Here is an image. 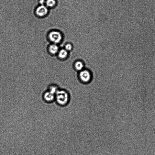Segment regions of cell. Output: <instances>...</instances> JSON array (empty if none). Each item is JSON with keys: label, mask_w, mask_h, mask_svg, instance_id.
Returning a JSON list of instances; mask_svg holds the SVG:
<instances>
[{"label": "cell", "mask_w": 155, "mask_h": 155, "mask_svg": "<svg viewBox=\"0 0 155 155\" xmlns=\"http://www.w3.org/2000/svg\"><path fill=\"white\" fill-rule=\"evenodd\" d=\"M69 96L67 92L63 90H58L55 95V102L59 106L64 107L69 102Z\"/></svg>", "instance_id": "obj_1"}, {"label": "cell", "mask_w": 155, "mask_h": 155, "mask_svg": "<svg viewBox=\"0 0 155 155\" xmlns=\"http://www.w3.org/2000/svg\"><path fill=\"white\" fill-rule=\"evenodd\" d=\"M48 37L50 41L55 44L60 43L62 39L61 33L57 31H53L50 32Z\"/></svg>", "instance_id": "obj_2"}, {"label": "cell", "mask_w": 155, "mask_h": 155, "mask_svg": "<svg viewBox=\"0 0 155 155\" xmlns=\"http://www.w3.org/2000/svg\"><path fill=\"white\" fill-rule=\"evenodd\" d=\"M55 95L49 91L44 93L43 96V99L47 103H52L55 101Z\"/></svg>", "instance_id": "obj_3"}, {"label": "cell", "mask_w": 155, "mask_h": 155, "mask_svg": "<svg viewBox=\"0 0 155 155\" xmlns=\"http://www.w3.org/2000/svg\"><path fill=\"white\" fill-rule=\"evenodd\" d=\"M48 10L47 7L44 5H41L36 9V13L38 16L43 17L48 14Z\"/></svg>", "instance_id": "obj_4"}, {"label": "cell", "mask_w": 155, "mask_h": 155, "mask_svg": "<svg viewBox=\"0 0 155 155\" xmlns=\"http://www.w3.org/2000/svg\"><path fill=\"white\" fill-rule=\"evenodd\" d=\"M80 77L81 80L85 83L89 82L91 79L90 73L87 70L81 71L80 74Z\"/></svg>", "instance_id": "obj_5"}, {"label": "cell", "mask_w": 155, "mask_h": 155, "mask_svg": "<svg viewBox=\"0 0 155 155\" xmlns=\"http://www.w3.org/2000/svg\"><path fill=\"white\" fill-rule=\"evenodd\" d=\"M59 48L56 44H54L51 45L49 47V50L52 54H55L57 53L59 51Z\"/></svg>", "instance_id": "obj_6"}, {"label": "cell", "mask_w": 155, "mask_h": 155, "mask_svg": "<svg viewBox=\"0 0 155 155\" xmlns=\"http://www.w3.org/2000/svg\"><path fill=\"white\" fill-rule=\"evenodd\" d=\"M67 56V51L65 49H62L59 52L58 56L61 59H65Z\"/></svg>", "instance_id": "obj_7"}, {"label": "cell", "mask_w": 155, "mask_h": 155, "mask_svg": "<svg viewBox=\"0 0 155 155\" xmlns=\"http://www.w3.org/2000/svg\"><path fill=\"white\" fill-rule=\"evenodd\" d=\"M75 66L77 70L81 71L83 70L84 67V65L82 62L78 61L75 63Z\"/></svg>", "instance_id": "obj_8"}, {"label": "cell", "mask_w": 155, "mask_h": 155, "mask_svg": "<svg viewBox=\"0 0 155 155\" xmlns=\"http://www.w3.org/2000/svg\"><path fill=\"white\" fill-rule=\"evenodd\" d=\"M45 4L47 7L52 8L56 5V3L55 0H47Z\"/></svg>", "instance_id": "obj_9"}, {"label": "cell", "mask_w": 155, "mask_h": 155, "mask_svg": "<svg viewBox=\"0 0 155 155\" xmlns=\"http://www.w3.org/2000/svg\"><path fill=\"white\" fill-rule=\"evenodd\" d=\"M58 90L56 86H51L49 88V91L55 95Z\"/></svg>", "instance_id": "obj_10"}, {"label": "cell", "mask_w": 155, "mask_h": 155, "mask_svg": "<svg viewBox=\"0 0 155 155\" xmlns=\"http://www.w3.org/2000/svg\"><path fill=\"white\" fill-rule=\"evenodd\" d=\"M65 50L67 51H70L72 49V45L70 44H67L65 46Z\"/></svg>", "instance_id": "obj_11"}, {"label": "cell", "mask_w": 155, "mask_h": 155, "mask_svg": "<svg viewBox=\"0 0 155 155\" xmlns=\"http://www.w3.org/2000/svg\"><path fill=\"white\" fill-rule=\"evenodd\" d=\"M39 3L41 5H44V4L46 3V1L45 0H40Z\"/></svg>", "instance_id": "obj_12"}]
</instances>
